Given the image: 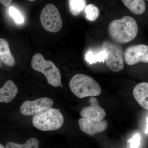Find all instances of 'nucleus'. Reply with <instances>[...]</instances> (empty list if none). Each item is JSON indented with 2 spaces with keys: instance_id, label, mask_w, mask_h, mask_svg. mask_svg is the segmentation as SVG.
Wrapping results in <instances>:
<instances>
[{
  "instance_id": "obj_18",
  "label": "nucleus",
  "mask_w": 148,
  "mask_h": 148,
  "mask_svg": "<svg viewBox=\"0 0 148 148\" xmlns=\"http://www.w3.org/2000/svg\"><path fill=\"white\" fill-rule=\"evenodd\" d=\"M86 17L91 21H95L100 14V10L97 7L92 4H88L85 7Z\"/></svg>"
},
{
  "instance_id": "obj_4",
  "label": "nucleus",
  "mask_w": 148,
  "mask_h": 148,
  "mask_svg": "<svg viewBox=\"0 0 148 148\" xmlns=\"http://www.w3.org/2000/svg\"><path fill=\"white\" fill-rule=\"evenodd\" d=\"M31 65L35 71L44 75L49 84L55 87L59 86L61 84V73L53 62L46 61L41 53H37L33 56Z\"/></svg>"
},
{
  "instance_id": "obj_2",
  "label": "nucleus",
  "mask_w": 148,
  "mask_h": 148,
  "mask_svg": "<svg viewBox=\"0 0 148 148\" xmlns=\"http://www.w3.org/2000/svg\"><path fill=\"white\" fill-rule=\"evenodd\" d=\"M69 86L74 95L79 98L99 96L101 94V88L99 84L91 77L84 74L74 75Z\"/></svg>"
},
{
  "instance_id": "obj_20",
  "label": "nucleus",
  "mask_w": 148,
  "mask_h": 148,
  "mask_svg": "<svg viewBox=\"0 0 148 148\" xmlns=\"http://www.w3.org/2000/svg\"><path fill=\"white\" fill-rule=\"evenodd\" d=\"M141 137L139 134H136L130 139L127 143H129L130 148H139L140 145Z\"/></svg>"
},
{
  "instance_id": "obj_9",
  "label": "nucleus",
  "mask_w": 148,
  "mask_h": 148,
  "mask_svg": "<svg viewBox=\"0 0 148 148\" xmlns=\"http://www.w3.org/2000/svg\"><path fill=\"white\" fill-rule=\"evenodd\" d=\"M89 102L90 106L84 108L81 112L82 118L96 122L103 120L106 116V112L99 105L97 98L92 96L90 98Z\"/></svg>"
},
{
  "instance_id": "obj_19",
  "label": "nucleus",
  "mask_w": 148,
  "mask_h": 148,
  "mask_svg": "<svg viewBox=\"0 0 148 148\" xmlns=\"http://www.w3.org/2000/svg\"><path fill=\"white\" fill-rule=\"evenodd\" d=\"M9 12L12 17L14 19L17 24H21L24 23V17L21 15L18 10L13 7H10L9 10Z\"/></svg>"
},
{
  "instance_id": "obj_22",
  "label": "nucleus",
  "mask_w": 148,
  "mask_h": 148,
  "mask_svg": "<svg viewBox=\"0 0 148 148\" xmlns=\"http://www.w3.org/2000/svg\"><path fill=\"white\" fill-rule=\"evenodd\" d=\"M0 148H5L2 144H0Z\"/></svg>"
},
{
  "instance_id": "obj_12",
  "label": "nucleus",
  "mask_w": 148,
  "mask_h": 148,
  "mask_svg": "<svg viewBox=\"0 0 148 148\" xmlns=\"http://www.w3.org/2000/svg\"><path fill=\"white\" fill-rule=\"evenodd\" d=\"M18 88L12 81L8 80L0 88V102L9 103L15 98L18 92Z\"/></svg>"
},
{
  "instance_id": "obj_10",
  "label": "nucleus",
  "mask_w": 148,
  "mask_h": 148,
  "mask_svg": "<svg viewBox=\"0 0 148 148\" xmlns=\"http://www.w3.org/2000/svg\"><path fill=\"white\" fill-rule=\"evenodd\" d=\"M79 124L83 132L90 135L103 132L108 127V123L105 120L96 122L86 119H80Z\"/></svg>"
},
{
  "instance_id": "obj_23",
  "label": "nucleus",
  "mask_w": 148,
  "mask_h": 148,
  "mask_svg": "<svg viewBox=\"0 0 148 148\" xmlns=\"http://www.w3.org/2000/svg\"><path fill=\"white\" fill-rule=\"evenodd\" d=\"M59 86H60L61 87H63V86L62 84L61 83V84H60V85H59Z\"/></svg>"
},
{
  "instance_id": "obj_1",
  "label": "nucleus",
  "mask_w": 148,
  "mask_h": 148,
  "mask_svg": "<svg viewBox=\"0 0 148 148\" xmlns=\"http://www.w3.org/2000/svg\"><path fill=\"white\" fill-rule=\"evenodd\" d=\"M109 33L114 41L125 44L134 39L138 32L136 20L130 16H125L120 19L111 21L109 26Z\"/></svg>"
},
{
  "instance_id": "obj_7",
  "label": "nucleus",
  "mask_w": 148,
  "mask_h": 148,
  "mask_svg": "<svg viewBox=\"0 0 148 148\" xmlns=\"http://www.w3.org/2000/svg\"><path fill=\"white\" fill-rule=\"evenodd\" d=\"M124 58L126 64L129 66L140 62L148 63V46L139 44L129 47L125 51Z\"/></svg>"
},
{
  "instance_id": "obj_24",
  "label": "nucleus",
  "mask_w": 148,
  "mask_h": 148,
  "mask_svg": "<svg viewBox=\"0 0 148 148\" xmlns=\"http://www.w3.org/2000/svg\"><path fill=\"white\" fill-rule=\"evenodd\" d=\"M28 1H36V0H28Z\"/></svg>"
},
{
  "instance_id": "obj_25",
  "label": "nucleus",
  "mask_w": 148,
  "mask_h": 148,
  "mask_svg": "<svg viewBox=\"0 0 148 148\" xmlns=\"http://www.w3.org/2000/svg\"><path fill=\"white\" fill-rule=\"evenodd\" d=\"M146 1H148V0H146Z\"/></svg>"
},
{
  "instance_id": "obj_8",
  "label": "nucleus",
  "mask_w": 148,
  "mask_h": 148,
  "mask_svg": "<svg viewBox=\"0 0 148 148\" xmlns=\"http://www.w3.org/2000/svg\"><path fill=\"white\" fill-rule=\"evenodd\" d=\"M53 104V100L48 98H39L34 101H26L20 107V112L24 116L34 115L51 108Z\"/></svg>"
},
{
  "instance_id": "obj_6",
  "label": "nucleus",
  "mask_w": 148,
  "mask_h": 148,
  "mask_svg": "<svg viewBox=\"0 0 148 148\" xmlns=\"http://www.w3.org/2000/svg\"><path fill=\"white\" fill-rule=\"evenodd\" d=\"M40 19L44 29L51 33L59 32L63 25L60 12L53 4L45 6L41 12Z\"/></svg>"
},
{
  "instance_id": "obj_15",
  "label": "nucleus",
  "mask_w": 148,
  "mask_h": 148,
  "mask_svg": "<svg viewBox=\"0 0 148 148\" xmlns=\"http://www.w3.org/2000/svg\"><path fill=\"white\" fill-rule=\"evenodd\" d=\"M106 57L107 53L103 49L98 52H93L91 51H88L85 56L86 60L90 64H95L97 62L104 63Z\"/></svg>"
},
{
  "instance_id": "obj_13",
  "label": "nucleus",
  "mask_w": 148,
  "mask_h": 148,
  "mask_svg": "<svg viewBox=\"0 0 148 148\" xmlns=\"http://www.w3.org/2000/svg\"><path fill=\"white\" fill-rule=\"evenodd\" d=\"M0 58L3 63L9 67L15 65V58L11 53L8 42L3 38H0Z\"/></svg>"
},
{
  "instance_id": "obj_3",
  "label": "nucleus",
  "mask_w": 148,
  "mask_h": 148,
  "mask_svg": "<svg viewBox=\"0 0 148 148\" xmlns=\"http://www.w3.org/2000/svg\"><path fill=\"white\" fill-rule=\"evenodd\" d=\"M32 123L36 128L42 131H53L62 127L64 117L59 110L50 108L34 115Z\"/></svg>"
},
{
  "instance_id": "obj_11",
  "label": "nucleus",
  "mask_w": 148,
  "mask_h": 148,
  "mask_svg": "<svg viewBox=\"0 0 148 148\" xmlns=\"http://www.w3.org/2000/svg\"><path fill=\"white\" fill-rule=\"evenodd\" d=\"M133 95L136 101L142 108L148 110V83L142 82L135 86Z\"/></svg>"
},
{
  "instance_id": "obj_21",
  "label": "nucleus",
  "mask_w": 148,
  "mask_h": 148,
  "mask_svg": "<svg viewBox=\"0 0 148 148\" xmlns=\"http://www.w3.org/2000/svg\"><path fill=\"white\" fill-rule=\"evenodd\" d=\"M12 0H0V3L5 7L10 5Z\"/></svg>"
},
{
  "instance_id": "obj_5",
  "label": "nucleus",
  "mask_w": 148,
  "mask_h": 148,
  "mask_svg": "<svg viewBox=\"0 0 148 148\" xmlns=\"http://www.w3.org/2000/svg\"><path fill=\"white\" fill-rule=\"evenodd\" d=\"M103 49L107 53L106 66L114 72L120 71L124 68V53L121 46L106 41L103 43Z\"/></svg>"
},
{
  "instance_id": "obj_16",
  "label": "nucleus",
  "mask_w": 148,
  "mask_h": 148,
  "mask_svg": "<svg viewBox=\"0 0 148 148\" xmlns=\"http://www.w3.org/2000/svg\"><path fill=\"white\" fill-rule=\"evenodd\" d=\"M39 143L36 138H32L27 140L24 144H19L14 142H8L5 148H38Z\"/></svg>"
},
{
  "instance_id": "obj_14",
  "label": "nucleus",
  "mask_w": 148,
  "mask_h": 148,
  "mask_svg": "<svg viewBox=\"0 0 148 148\" xmlns=\"http://www.w3.org/2000/svg\"><path fill=\"white\" fill-rule=\"evenodd\" d=\"M126 7L135 14H143L146 9V3L144 0H121Z\"/></svg>"
},
{
  "instance_id": "obj_17",
  "label": "nucleus",
  "mask_w": 148,
  "mask_h": 148,
  "mask_svg": "<svg viewBox=\"0 0 148 148\" xmlns=\"http://www.w3.org/2000/svg\"><path fill=\"white\" fill-rule=\"evenodd\" d=\"M69 8L73 15L78 16L86 6V0H69Z\"/></svg>"
}]
</instances>
